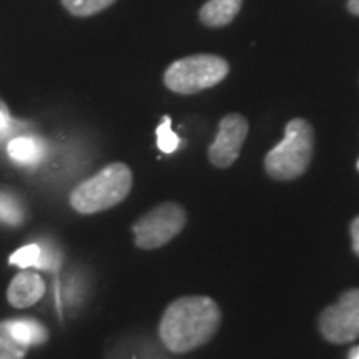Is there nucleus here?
I'll use <instances>...</instances> for the list:
<instances>
[{"instance_id": "nucleus-1", "label": "nucleus", "mask_w": 359, "mask_h": 359, "mask_svg": "<svg viewBox=\"0 0 359 359\" xmlns=\"http://www.w3.org/2000/svg\"><path fill=\"white\" fill-rule=\"evenodd\" d=\"M219 323L222 309L210 296H182L161 316L160 339L172 353H190L217 334Z\"/></svg>"}, {"instance_id": "nucleus-2", "label": "nucleus", "mask_w": 359, "mask_h": 359, "mask_svg": "<svg viewBox=\"0 0 359 359\" xmlns=\"http://www.w3.org/2000/svg\"><path fill=\"white\" fill-rule=\"evenodd\" d=\"M132 187V170L122 161H115L75 187L70 193V205L75 212L82 215L105 212L122 203Z\"/></svg>"}, {"instance_id": "nucleus-3", "label": "nucleus", "mask_w": 359, "mask_h": 359, "mask_svg": "<svg viewBox=\"0 0 359 359\" xmlns=\"http://www.w3.org/2000/svg\"><path fill=\"white\" fill-rule=\"evenodd\" d=\"M314 132L304 118L286 123L285 138L264 156L268 177L278 182H291L306 173L313 160Z\"/></svg>"}, {"instance_id": "nucleus-4", "label": "nucleus", "mask_w": 359, "mask_h": 359, "mask_svg": "<svg viewBox=\"0 0 359 359\" xmlns=\"http://www.w3.org/2000/svg\"><path fill=\"white\" fill-rule=\"evenodd\" d=\"M228 74H230V65L224 58L210 53H198L173 62L165 72L163 82L175 93L193 95L218 85Z\"/></svg>"}, {"instance_id": "nucleus-5", "label": "nucleus", "mask_w": 359, "mask_h": 359, "mask_svg": "<svg viewBox=\"0 0 359 359\" xmlns=\"http://www.w3.org/2000/svg\"><path fill=\"white\" fill-rule=\"evenodd\" d=\"M185 224L187 212L182 205L175 201L161 203L135 222V245L142 250L161 248L180 235Z\"/></svg>"}, {"instance_id": "nucleus-6", "label": "nucleus", "mask_w": 359, "mask_h": 359, "mask_svg": "<svg viewBox=\"0 0 359 359\" xmlns=\"http://www.w3.org/2000/svg\"><path fill=\"white\" fill-rule=\"evenodd\" d=\"M323 338L333 344H346L359 338V288L344 291L339 302L325 308L318 320Z\"/></svg>"}, {"instance_id": "nucleus-7", "label": "nucleus", "mask_w": 359, "mask_h": 359, "mask_svg": "<svg viewBox=\"0 0 359 359\" xmlns=\"http://www.w3.org/2000/svg\"><path fill=\"white\" fill-rule=\"evenodd\" d=\"M248 137V120L240 114L223 116L218 133L208 148V158L217 168H228L238 160Z\"/></svg>"}, {"instance_id": "nucleus-8", "label": "nucleus", "mask_w": 359, "mask_h": 359, "mask_svg": "<svg viewBox=\"0 0 359 359\" xmlns=\"http://www.w3.org/2000/svg\"><path fill=\"white\" fill-rule=\"evenodd\" d=\"M45 294V283L40 275L22 269L13 276L7 290V299L13 308H29L42 299Z\"/></svg>"}, {"instance_id": "nucleus-9", "label": "nucleus", "mask_w": 359, "mask_h": 359, "mask_svg": "<svg viewBox=\"0 0 359 359\" xmlns=\"http://www.w3.org/2000/svg\"><path fill=\"white\" fill-rule=\"evenodd\" d=\"M243 0H208L200 8V20L208 27H224L235 19Z\"/></svg>"}, {"instance_id": "nucleus-10", "label": "nucleus", "mask_w": 359, "mask_h": 359, "mask_svg": "<svg viewBox=\"0 0 359 359\" xmlns=\"http://www.w3.org/2000/svg\"><path fill=\"white\" fill-rule=\"evenodd\" d=\"M8 155L20 165H37L43 156V143L35 137H17L8 143Z\"/></svg>"}, {"instance_id": "nucleus-11", "label": "nucleus", "mask_w": 359, "mask_h": 359, "mask_svg": "<svg viewBox=\"0 0 359 359\" xmlns=\"http://www.w3.org/2000/svg\"><path fill=\"white\" fill-rule=\"evenodd\" d=\"M12 333L20 343L27 346H39L48 339V331L42 323L32 318H20V320H8Z\"/></svg>"}, {"instance_id": "nucleus-12", "label": "nucleus", "mask_w": 359, "mask_h": 359, "mask_svg": "<svg viewBox=\"0 0 359 359\" xmlns=\"http://www.w3.org/2000/svg\"><path fill=\"white\" fill-rule=\"evenodd\" d=\"M25 219V206L11 190H0V222L17 226Z\"/></svg>"}, {"instance_id": "nucleus-13", "label": "nucleus", "mask_w": 359, "mask_h": 359, "mask_svg": "<svg viewBox=\"0 0 359 359\" xmlns=\"http://www.w3.org/2000/svg\"><path fill=\"white\" fill-rule=\"evenodd\" d=\"M11 263L22 269L27 268H48L47 255L40 245H27L11 255Z\"/></svg>"}, {"instance_id": "nucleus-14", "label": "nucleus", "mask_w": 359, "mask_h": 359, "mask_svg": "<svg viewBox=\"0 0 359 359\" xmlns=\"http://www.w3.org/2000/svg\"><path fill=\"white\" fill-rule=\"evenodd\" d=\"M27 353L29 346L15 338L8 321L0 323V359H24Z\"/></svg>"}, {"instance_id": "nucleus-15", "label": "nucleus", "mask_w": 359, "mask_h": 359, "mask_svg": "<svg viewBox=\"0 0 359 359\" xmlns=\"http://www.w3.org/2000/svg\"><path fill=\"white\" fill-rule=\"evenodd\" d=\"M67 12L75 17H92L114 6L116 0H60Z\"/></svg>"}, {"instance_id": "nucleus-16", "label": "nucleus", "mask_w": 359, "mask_h": 359, "mask_svg": "<svg viewBox=\"0 0 359 359\" xmlns=\"http://www.w3.org/2000/svg\"><path fill=\"white\" fill-rule=\"evenodd\" d=\"M156 143L163 154H173L180 145L178 135L172 130V120L170 116H163L161 123L156 128Z\"/></svg>"}, {"instance_id": "nucleus-17", "label": "nucleus", "mask_w": 359, "mask_h": 359, "mask_svg": "<svg viewBox=\"0 0 359 359\" xmlns=\"http://www.w3.org/2000/svg\"><path fill=\"white\" fill-rule=\"evenodd\" d=\"M11 127H12L11 115H8L6 105H4V103H0V137H4V135L11 130Z\"/></svg>"}, {"instance_id": "nucleus-18", "label": "nucleus", "mask_w": 359, "mask_h": 359, "mask_svg": "<svg viewBox=\"0 0 359 359\" xmlns=\"http://www.w3.org/2000/svg\"><path fill=\"white\" fill-rule=\"evenodd\" d=\"M351 240H353V250L359 257V217L353 219L351 223Z\"/></svg>"}, {"instance_id": "nucleus-19", "label": "nucleus", "mask_w": 359, "mask_h": 359, "mask_svg": "<svg viewBox=\"0 0 359 359\" xmlns=\"http://www.w3.org/2000/svg\"><path fill=\"white\" fill-rule=\"evenodd\" d=\"M348 8L349 12L354 13V15H359V0H349Z\"/></svg>"}, {"instance_id": "nucleus-20", "label": "nucleus", "mask_w": 359, "mask_h": 359, "mask_svg": "<svg viewBox=\"0 0 359 359\" xmlns=\"http://www.w3.org/2000/svg\"><path fill=\"white\" fill-rule=\"evenodd\" d=\"M348 359H359V346H354L351 351H349Z\"/></svg>"}, {"instance_id": "nucleus-21", "label": "nucleus", "mask_w": 359, "mask_h": 359, "mask_svg": "<svg viewBox=\"0 0 359 359\" xmlns=\"http://www.w3.org/2000/svg\"><path fill=\"white\" fill-rule=\"evenodd\" d=\"M358 168H359V163H358Z\"/></svg>"}]
</instances>
